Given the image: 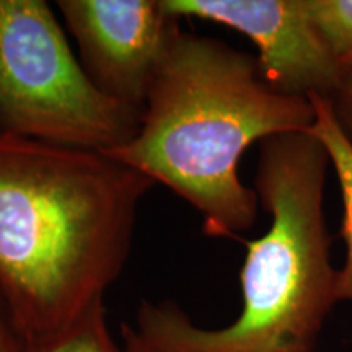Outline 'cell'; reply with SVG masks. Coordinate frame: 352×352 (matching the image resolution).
I'll return each instance as SVG.
<instances>
[{
	"label": "cell",
	"instance_id": "4",
	"mask_svg": "<svg viewBox=\"0 0 352 352\" xmlns=\"http://www.w3.org/2000/svg\"><path fill=\"white\" fill-rule=\"evenodd\" d=\"M140 116L95 85L44 0H0V131L109 153Z\"/></svg>",
	"mask_w": 352,
	"mask_h": 352
},
{
	"label": "cell",
	"instance_id": "6",
	"mask_svg": "<svg viewBox=\"0 0 352 352\" xmlns=\"http://www.w3.org/2000/svg\"><path fill=\"white\" fill-rule=\"evenodd\" d=\"M182 19L228 26L258 47V65L274 90L331 98L342 69L308 16L305 0H164Z\"/></svg>",
	"mask_w": 352,
	"mask_h": 352
},
{
	"label": "cell",
	"instance_id": "11",
	"mask_svg": "<svg viewBox=\"0 0 352 352\" xmlns=\"http://www.w3.org/2000/svg\"><path fill=\"white\" fill-rule=\"evenodd\" d=\"M0 352H23V341L2 297H0Z\"/></svg>",
	"mask_w": 352,
	"mask_h": 352
},
{
	"label": "cell",
	"instance_id": "8",
	"mask_svg": "<svg viewBox=\"0 0 352 352\" xmlns=\"http://www.w3.org/2000/svg\"><path fill=\"white\" fill-rule=\"evenodd\" d=\"M23 352H126L109 333L103 300L51 340L23 346Z\"/></svg>",
	"mask_w": 352,
	"mask_h": 352
},
{
	"label": "cell",
	"instance_id": "1",
	"mask_svg": "<svg viewBox=\"0 0 352 352\" xmlns=\"http://www.w3.org/2000/svg\"><path fill=\"white\" fill-rule=\"evenodd\" d=\"M153 186L107 153L0 131V297L25 347L103 300Z\"/></svg>",
	"mask_w": 352,
	"mask_h": 352
},
{
	"label": "cell",
	"instance_id": "2",
	"mask_svg": "<svg viewBox=\"0 0 352 352\" xmlns=\"http://www.w3.org/2000/svg\"><path fill=\"white\" fill-rule=\"evenodd\" d=\"M314 122L310 98L274 90L256 57L182 32L153 78L135 138L107 155L186 201L206 235L240 240L259 204L240 182L241 155L272 135L308 132Z\"/></svg>",
	"mask_w": 352,
	"mask_h": 352
},
{
	"label": "cell",
	"instance_id": "5",
	"mask_svg": "<svg viewBox=\"0 0 352 352\" xmlns=\"http://www.w3.org/2000/svg\"><path fill=\"white\" fill-rule=\"evenodd\" d=\"M57 7L95 85L142 113L153 78L182 33L178 16L164 0H59Z\"/></svg>",
	"mask_w": 352,
	"mask_h": 352
},
{
	"label": "cell",
	"instance_id": "3",
	"mask_svg": "<svg viewBox=\"0 0 352 352\" xmlns=\"http://www.w3.org/2000/svg\"><path fill=\"white\" fill-rule=\"evenodd\" d=\"M329 157L308 132L263 140L254 191L271 215L263 236L245 241L241 311L226 328H201L173 302H147L121 338L140 352H315L336 297L323 210Z\"/></svg>",
	"mask_w": 352,
	"mask_h": 352
},
{
	"label": "cell",
	"instance_id": "12",
	"mask_svg": "<svg viewBox=\"0 0 352 352\" xmlns=\"http://www.w3.org/2000/svg\"><path fill=\"white\" fill-rule=\"evenodd\" d=\"M122 347H124L126 352H140L138 347H135L134 344H131V342L126 341V340H122Z\"/></svg>",
	"mask_w": 352,
	"mask_h": 352
},
{
	"label": "cell",
	"instance_id": "9",
	"mask_svg": "<svg viewBox=\"0 0 352 352\" xmlns=\"http://www.w3.org/2000/svg\"><path fill=\"white\" fill-rule=\"evenodd\" d=\"M321 41L341 67L352 65V0H305Z\"/></svg>",
	"mask_w": 352,
	"mask_h": 352
},
{
	"label": "cell",
	"instance_id": "10",
	"mask_svg": "<svg viewBox=\"0 0 352 352\" xmlns=\"http://www.w3.org/2000/svg\"><path fill=\"white\" fill-rule=\"evenodd\" d=\"M341 80L329 98L333 114L347 138L352 139V65L341 67Z\"/></svg>",
	"mask_w": 352,
	"mask_h": 352
},
{
	"label": "cell",
	"instance_id": "7",
	"mask_svg": "<svg viewBox=\"0 0 352 352\" xmlns=\"http://www.w3.org/2000/svg\"><path fill=\"white\" fill-rule=\"evenodd\" d=\"M310 101L315 109V122L308 134L318 139L327 151L340 179L342 196L341 236L346 243V263L338 271L336 297L338 302H352V140L341 129L327 98L310 96Z\"/></svg>",
	"mask_w": 352,
	"mask_h": 352
}]
</instances>
